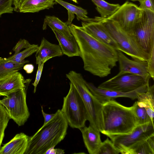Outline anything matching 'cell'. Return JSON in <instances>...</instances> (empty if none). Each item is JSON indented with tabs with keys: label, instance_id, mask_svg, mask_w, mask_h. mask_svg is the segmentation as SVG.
<instances>
[{
	"label": "cell",
	"instance_id": "obj_2",
	"mask_svg": "<svg viewBox=\"0 0 154 154\" xmlns=\"http://www.w3.org/2000/svg\"><path fill=\"white\" fill-rule=\"evenodd\" d=\"M68 126L61 110L58 109L49 122L29 137L24 154H45L49 149L55 147L64 139Z\"/></svg>",
	"mask_w": 154,
	"mask_h": 154
},
{
	"label": "cell",
	"instance_id": "obj_14",
	"mask_svg": "<svg viewBox=\"0 0 154 154\" xmlns=\"http://www.w3.org/2000/svg\"><path fill=\"white\" fill-rule=\"evenodd\" d=\"M118 52V61L119 66L120 72H128L143 77L146 81H149L151 78L147 70L146 61L131 60L119 50Z\"/></svg>",
	"mask_w": 154,
	"mask_h": 154
},
{
	"label": "cell",
	"instance_id": "obj_16",
	"mask_svg": "<svg viewBox=\"0 0 154 154\" xmlns=\"http://www.w3.org/2000/svg\"><path fill=\"white\" fill-rule=\"evenodd\" d=\"M55 0H13L14 10L20 13H35L52 8Z\"/></svg>",
	"mask_w": 154,
	"mask_h": 154
},
{
	"label": "cell",
	"instance_id": "obj_4",
	"mask_svg": "<svg viewBox=\"0 0 154 154\" xmlns=\"http://www.w3.org/2000/svg\"><path fill=\"white\" fill-rule=\"evenodd\" d=\"M66 76L74 86L82 99L88 112L89 125L101 132L103 128L102 104L89 90L81 74L71 71L66 74Z\"/></svg>",
	"mask_w": 154,
	"mask_h": 154
},
{
	"label": "cell",
	"instance_id": "obj_11",
	"mask_svg": "<svg viewBox=\"0 0 154 154\" xmlns=\"http://www.w3.org/2000/svg\"><path fill=\"white\" fill-rule=\"evenodd\" d=\"M142 14V10L139 7L127 1L107 18L116 22L122 29L131 34Z\"/></svg>",
	"mask_w": 154,
	"mask_h": 154
},
{
	"label": "cell",
	"instance_id": "obj_13",
	"mask_svg": "<svg viewBox=\"0 0 154 154\" xmlns=\"http://www.w3.org/2000/svg\"><path fill=\"white\" fill-rule=\"evenodd\" d=\"M31 81L25 80L18 71L13 72L0 76V95L6 97L14 91L27 87Z\"/></svg>",
	"mask_w": 154,
	"mask_h": 154
},
{
	"label": "cell",
	"instance_id": "obj_34",
	"mask_svg": "<svg viewBox=\"0 0 154 154\" xmlns=\"http://www.w3.org/2000/svg\"><path fill=\"white\" fill-rule=\"evenodd\" d=\"M139 2L140 9L154 12V2L152 0H140Z\"/></svg>",
	"mask_w": 154,
	"mask_h": 154
},
{
	"label": "cell",
	"instance_id": "obj_31",
	"mask_svg": "<svg viewBox=\"0 0 154 154\" xmlns=\"http://www.w3.org/2000/svg\"><path fill=\"white\" fill-rule=\"evenodd\" d=\"M13 0H0V17L5 13H12L14 8L12 6Z\"/></svg>",
	"mask_w": 154,
	"mask_h": 154
},
{
	"label": "cell",
	"instance_id": "obj_9",
	"mask_svg": "<svg viewBox=\"0 0 154 154\" xmlns=\"http://www.w3.org/2000/svg\"><path fill=\"white\" fill-rule=\"evenodd\" d=\"M154 134V123L152 122L137 126L127 134L110 135V138L120 153L135 143L147 139Z\"/></svg>",
	"mask_w": 154,
	"mask_h": 154
},
{
	"label": "cell",
	"instance_id": "obj_19",
	"mask_svg": "<svg viewBox=\"0 0 154 154\" xmlns=\"http://www.w3.org/2000/svg\"><path fill=\"white\" fill-rule=\"evenodd\" d=\"M81 131L85 146L90 154H97L102 141L100 132L89 125L79 129Z\"/></svg>",
	"mask_w": 154,
	"mask_h": 154
},
{
	"label": "cell",
	"instance_id": "obj_40",
	"mask_svg": "<svg viewBox=\"0 0 154 154\" xmlns=\"http://www.w3.org/2000/svg\"><path fill=\"white\" fill-rule=\"evenodd\" d=\"M131 0V1H138L139 2L140 0Z\"/></svg>",
	"mask_w": 154,
	"mask_h": 154
},
{
	"label": "cell",
	"instance_id": "obj_5",
	"mask_svg": "<svg viewBox=\"0 0 154 154\" xmlns=\"http://www.w3.org/2000/svg\"><path fill=\"white\" fill-rule=\"evenodd\" d=\"M93 21L102 23L116 42L119 51L134 60L147 61L149 56L143 49L134 37L122 29L116 22L107 18L95 17Z\"/></svg>",
	"mask_w": 154,
	"mask_h": 154
},
{
	"label": "cell",
	"instance_id": "obj_15",
	"mask_svg": "<svg viewBox=\"0 0 154 154\" xmlns=\"http://www.w3.org/2000/svg\"><path fill=\"white\" fill-rule=\"evenodd\" d=\"M82 25L84 29L95 38L119 51L116 42L102 23L92 20L82 21Z\"/></svg>",
	"mask_w": 154,
	"mask_h": 154
},
{
	"label": "cell",
	"instance_id": "obj_30",
	"mask_svg": "<svg viewBox=\"0 0 154 154\" xmlns=\"http://www.w3.org/2000/svg\"><path fill=\"white\" fill-rule=\"evenodd\" d=\"M38 47V45H31L30 46L25 48V50L21 52H20L16 54H14L12 56L7 58H5L6 60L14 58L19 59L22 60H24L26 58L30 56L34 53L36 52Z\"/></svg>",
	"mask_w": 154,
	"mask_h": 154
},
{
	"label": "cell",
	"instance_id": "obj_24",
	"mask_svg": "<svg viewBox=\"0 0 154 154\" xmlns=\"http://www.w3.org/2000/svg\"><path fill=\"white\" fill-rule=\"evenodd\" d=\"M137 101L145 107L152 122H154V85L149 86L147 90L137 95Z\"/></svg>",
	"mask_w": 154,
	"mask_h": 154
},
{
	"label": "cell",
	"instance_id": "obj_36",
	"mask_svg": "<svg viewBox=\"0 0 154 154\" xmlns=\"http://www.w3.org/2000/svg\"><path fill=\"white\" fill-rule=\"evenodd\" d=\"M42 112L44 119V124L42 126L45 125L49 122L54 116L55 113L52 114H48L45 113L44 111L42 106H41Z\"/></svg>",
	"mask_w": 154,
	"mask_h": 154
},
{
	"label": "cell",
	"instance_id": "obj_6",
	"mask_svg": "<svg viewBox=\"0 0 154 154\" xmlns=\"http://www.w3.org/2000/svg\"><path fill=\"white\" fill-rule=\"evenodd\" d=\"M69 85V91L63 98L61 110L68 125L79 129L85 126L86 122L88 120V115L79 93L72 83L70 82Z\"/></svg>",
	"mask_w": 154,
	"mask_h": 154
},
{
	"label": "cell",
	"instance_id": "obj_41",
	"mask_svg": "<svg viewBox=\"0 0 154 154\" xmlns=\"http://www.w3.org/2000/svg\"><path fill=\"white\" fill-rule=\"evenodd\" d=\"M3 59V58L0 57V60H2Z\"/></svg>",
	"mask_w": 154,
	"mask_h": 154
},
{
	"label": "cell",
	"instance_id": "obj_23",
	"mask_svg": "<svg viewBox=\"0 0 154 154\" xmlns=\"http://www.w3.org/2000/svg\"><path fill=\"white\" fill-rule=\"evenodd\" d=\"M55 2L66 8L68 11V19L66 24L69 25L71 24L74 18V14H76L78 20H81L83 21H89L92 20L87 16V10L80 7L69 3L62 0H55Z\"/></svg>",
	"mask_w": 154,
	"mask_h": 154
},
{
	"label": "cell",
	"instance_id": "obj_28",
	"mask_svg": "<svg viewBox=\"0 0 154 154\" xmlns=\"http://www.w3.org/2000/svg\"><path fill=\"white\" fill-rule=\"evenodd\" d=\"M10 119L5 108L0 102V148L4 137L5 130Z\"/></svg>",
	"mask_w": 154,
	"mask_h": 154
},
{
	"label": "cell",
	"instance_id": "obj_17",
	"mask_svg": "<svg viewBox=\"0 0 154 154\" xmlns=\"http://www.w3.org/2000/svg\"><path fill=\"white\" fill-rule=\"evenodd\" d=\"M63 54L59 45L52 44L43 38L36 52V63H45L53 57H60Z\"/></svg>",
	"mask_w": 154,
	"mask_h": 154
},
{
	"label": "cell",
	"instance_id": "obj_21",
	"mask_svg": "<svg viewBox=\"0 0 154 154\" xmlns=\"http://www.w3.org/2000/svg\"><path fill=\"white\" fill-rule=\"evenodd\" d=\"M122 154H154V134L122 151Z\"/></svg>",
	"mask_w": 154,
	"mask_h": 154
},
{
	"label": "cell",
	"instance_id": "obj_37",
	"mask_svg": "<svg viewBox=\"0 0 154 154\" xmlns=\"http://www.w3.org/2000/svg\"><path fill=\"white\" fill-rule=\"evenodd\" d=\"M55 147L49 149L45 152V154H63L64 150L60 149H55Z\"/></svg>",
	"mask_w": 154,
	"mask_h": 154
},
{
	"label": "cell",
	"instance_id": "obj_12",
	"mask_svg": "<svg viewBox=\"0 0 154 154\" xmlns=\"http://www.w3.org/2000/svg\"><path fill=\"white\" fill-rule=\"evenodd\" d=\"M86 84L96 99L102 104L111 100L119 97L129 98L132 100L137 99L140 92L146 91L149 85V83L138 89L128 92L99 88L91 83L86 81Z\"/></svg>",
	"mask_w": 154,
	"mask_h": 154
},
{
	"label": "cell",
	"instance_id": "obj_18",
	"mask_svg": "<svg viewBox=\"0 0 154 154\" xmlns=\"http://www.w3.org/2000/svg\"><path fill=\"white\" fill-rule=\"evenodd\" d=\"M29 137L23 133L17 134L8 143L0 148V154H24Z\"/></svg>",
	"mask_w": 154,
	"mask_h": 154
},
{
	"label": "cell",
	"instance_id": "obj_38",
	"mask_svg": "<svg viewBox=\"0 0 154 154\" xmlns=\"http://www.w3.org/2000/svg\"><path fill=\"white\" fill-rule=\"evenodd\" d=\"M23 69L27 73L30 74L33 71L34 66L32 64H28L23 66Z\"/></svg>",
	"mask_w": 154,
	"mask_h": 154
},
{
	"label": "cell",
	"instance_id": "obj_7",
	"mask_svg": "<svg viewBox=\"0 0 154 154\" xmlns=\"http://www.w3.org/2000/svg\"><path fill=\"white\" fill-rule=\"evenodd\" d=\"M27 88L16 90L0 100L10 119L18 126L23 125L30 116L26 102Z\"/></svg>",
	"mask_w": 154,
	"mask_h": 154
},
{
	"label": "cell",
	"instance_id": "obj_3",
	"mask_svg": "<svg viewBox=\"0 0 154 154\" xmlns=\"http://www.w3.org/2000/svg\"><path fill=\"white\" fill-rule=\"evenodd\" d=\"M102 114L101 133L106 136L128 134L138 125L132 106H125L114 99L102 104Z\"/></svg>",
	"mask_w": 154,
	"mask_h": 154
},
{
	"label": "cell",
	"instance_id": "obj_27",
	"mask_svg": "<svg viewBox=\"0 0 154 154\" xmlns=\"http://www.w3.org/2000/svg\"><path fill=\"white\" fill-rule=\"evenodd\" d=\"M24 65L23 63L10 61L3 62L0 60V76L13 72L18 71Z\"/></svg>",
	"mask_w": 154,
	"mask_h": 154
},
{
	"label": "cell",
	"instance_id": "obj_42",
	"mask_svg": "<svg viewBox=\"0 0 154 154\" xmlns=\"http://www.w3.org/2000/svg\"><path fill=\"white\" fill-rule=\"evenodd\" d=\"M154 2V0H152Z\"/></svg>",
	"mask_w": 154,
	"mask_h": 154
},
{
	"label": "cell",
	"instance_id": "obj_26",
	"mask_svg": "<svg viewBox=\"0 0 154 154\" xmlns=\"http://www.w3.org/2000/svg\"><path fill=\"white\" fill-rule=\"evenodd\" d=\"M131 106L137 119L138 125L152 122L145 107L139 102H135Z\"/></svg>",
	"mask_w": 154,
	"mask_h": 154
},
{
	"label": "cell",
	"instance_id": "obj_25",
	"mask_svg": "<svg viewBox=\"0 0 154 154\" xmlns=\"http://www.w3.org/2000/svg\"><path fill=\"white\" fill-rule=\"evenodd\" d=\"M96 6V9L103 18H107L119 8V4L109 3L104 0H91Z\"/></svg>",
	"mask_w": 154,
	"mask_h": 154
},
{
	"label": "cell",
	"instance_id": "obj_10",
	"mask_svg": "<svg viewBox=\"0 0 154 154\" xmlns=\"http://www.w3.org/2000/svg\"><path fill=\"white\" fill-rule=\"evenodd\" d=\"M142 77L128 72H120L97 87L123 92L135 90L149 83Z\"/></svg>",
	"mask_w": 154,
	"mask_h": 154
},
{
	"label": "cell",
	"instance_id": "obj_33",
	"mask_svg": "<svg viewBox=\"0 0 154 154\" xmlns=\"http://www.w3.org/2000/svg\"><path fill=\"white\" fill-rule=\"evenodd\" d=\"M147 71L151 78L154 79V48L152 50L149 59L147 61Z\"/></svg>",
	"mask_w": 154,
	"mask_h": 154
},
{
	"label": "cell",
	"instance_id": "obj_29",
	"mask_svg": "<svg viewBox=\"0 0 154 154\" xmlns=\"http://www.w3.org/2000/svg\"><path fill=\"white\" fill-rule=\"evenodd\" d=\"M119 153L112 141L107 138L103 142H102L97 154H119Z\"/></svg>",
	"mask_w": 154,
	"mask_h": 154
},
{
	"label": "cell",
	"instance_id": "obj_1",
	"mask_svg": "<svg viewBox=\"0 0 154 154\" xmlns=\"http://www.w3.org/2000/svg\"><path fill=\"white\" fill-rule=\"evenodd\" d=\"M68 26L79 45L84 69L100 78L110 74L117 66L118 50L95 38L82 26L73 24Z\"/></svg>",
	"mask_w": 154,
	"mask_h": 154
},
{
	"label": "cell",
	"instance_id": "obj_22",
	"mask_svg": "<svg viewBox=\"0 0 154 154\" xmlns=\"http://www.w3.org/2000/svg\"><path fill=\"white\" fill-rule=\"evenodd\" d=\"M47 26H49L52 30L57 31L68 39H71L73 36L68 25L66 22H63L54 16H45L42 26L43 30H45Z\"/></svg>",
	"mask_w": 154,
	"mask_h": 154
},
{
	"label": "cell",
	"instance_id": "obj_20",
	"mask_svg": "<svg viewBox=\"0 0 154 154\" xmlns=\"http://www.w3.org/2000/svg\"><path fill=\"white\" fill-rule=\"evenodd\" d=\"M52 30L59 42V45L63 54L69 57L79 56V46L74 36L71 39H69L57 31Z\"/></svg>",
	"mask_w": 154,
	"mask_h": 154
},
{
	"label": "cell",
	"instance_id": "obj_39",
	"mask_svg": "<svg viewBox=\"0 0 154 154\" xmlns=\"http://www.w3.org/2000/svg\"><path fill=\"white\" fill-rule=\"evenodd\" d=\"M76 3H78L77 0H71Z\"/></svg>",
	"mask_w": 154,
	"mask_h": 154
},
{
	"label": "cell",
	"instance_id": "obj_32",
	"mask_svg": "<svg viewBox=\"0 0 154 154\" xmlns=\"http://www.w3.org/2000/svg\"><path fill=\"white\" fill-rule=\"evenodd\" d=\"M31 45V44L27 40L25 39H20L12 49L14 52V55L18 54L22 49L27 48Z\"/></svg>",
	"mask_w": 154,
	"mask_h": 154
},
{
	"label": "cell",
	"instance_id": "obj_35",
	"mask_svg": "<svg viewBox=\"0 0 154 154\" xmlns=\"http://www.w3.org/2000/svg\"><path fill=\"white\" fill-rule=\"evenodd\" d=\"M44 63H39L38 65V69L37 71L35 79L32 85L34 86V93L36 92L37 86L40 80Z\"/></svg>",
	"mask_w": 154,
	"mask_h": 154
},
{
	"label": "cell",
	"instance_id": "obj_8",
	"mask_svg": "<svg viewBox=\"0 0 154 154\" xmlns=\"http://www.w3.org/2000/svg\"><path fill=\"white\" fill-rule=\"evenodd\" d=\"M130 34L150 56L154 48V12L142 10L140 19Z\"/></svg>",
	"mask_w": 154,
	"mask_h": 154
}]
</instances>
